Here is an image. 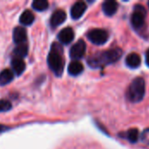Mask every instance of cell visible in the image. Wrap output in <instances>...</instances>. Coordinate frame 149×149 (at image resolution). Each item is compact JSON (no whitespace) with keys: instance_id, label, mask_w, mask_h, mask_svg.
<instances>
[{"instance_id":"ba28073f","label":"cell","mask_w":149,"mask_h":149,"mask_svg":"<svg viewBox=\"0 0 149 149\" xmlns=\"http://www.w3.org/2000/svg\"><path fill=\"white\" fill-rule=\"evenodd\" d=\"M58 39L63 45H68L74 39V31L71 27H66L61 30L58 35Z\"/></svg>"},{"instance_id":"5b68a950","label":"cell","mask_w":149,"mask_h":149,"mask_svg":"<svg viewBox=\"0 0 149 149\" xmlns=\"http://www.w3.org/2000/svg\"><path fill=\"white\" fill-rule=\"evenodd\" d=\"M86 36L93 44L97 45H104L109 38L107 31L103 29H93L88 31Z\"/></svg>"},{"instance_id":"8fae6325","label":"cell","mask_w":149,"mask_h":149,"mask_svg":"<svg viewBox=\"0 0 149 149\" xmlns=\"http://www.w3.org/2000/svg\"><path fill=\"white\" fill-rule=\"evenodd\" d=\"M118 3L113 0H107L102 4V10L107 16H113L118 10Z\"/></svg>"},{"instance_id":"2e32d148","label":"cell","mask_w":149,"mask_h":149,"mask_svg":"<svg viewBox=\"0 0 149 149\" xmlns=\"http://www.w3.org/2000/svg\"><path fill=\"white\" fill-rule=\"evenodd\" d=\"M34 19H35V17L33 13L31 10H26L21 14L19 17V22L23 25H31L34 22Z\"/></svg>"},{"instance_id":"3957f363","label":"cell","mask_w":149,"mask_h":149,"mask_svg":"<svg viewBox=\"0 0 149 149\" xmlns=\"http://www.w3.org/2000/svg\"><path fill=\"white\" fill-rule=\"evenodd\" d=\"M146 93V84L145 80L141 77L135 78L127 91V98L129 101L133 103H138L141 101L145 96Z\"/></svg>"},{"instance_id":"7402d4cb","label":"cell","mask_w":149,"mask_h":149,"mask_svg":"<svg viewBox=\"0 0 149 149\" xmlns=\"http://www.w3.org/2000/svg\"><path fill=\"white\" fill-rule=\"evenodd\" d=\"M8 129H9L8 127H6V126H4V125H0V133L4 132V131H6V130H8Z\"/></svg>"},{"instance_id":"cb8c5ba5","label":"cell","mask_w":149,"mask_h":149,"mask_svg":"<svg viewBox=\"0 0 149 149\" xmlns=\"http://www.w3.org/2000/svg\"><path fill=\"white\" fill-rule=\"evenodd\" d=\"M148 6H149V2H148Z\"/></svg>"},{"instance_id":"603a6c76","label":"cell","mask_w":149,"mask_h":149,"mask_svg":"<svg viewBox=\"0 0 149 149\" xmlns=\"http://www.w3.org/2000/svg\"><path fill=\"white\" fill-rule=\"evenodd\" d=\"M146 63H147V65L149 66V49L147 51V52H146Z\"/></svg>"},{"instance_id":"9c48e42d","label":"cell","mask_w":149,"mask_h":149,"mask_svg":"<svg viewBox=\"0 0 149 149\" xmlns=\"http://www.w3.org/2000/svg\"><path fill=\"white\" fill-rule=\"evenodd\" d=\"M66 19V14L63 10H55L50 19V24L52 28H55L60 24H62Z\"/></svg>"},{"instance_id":"277c9868","label":"cell","mask_w":149,"mask_h":149,"mask_svg":"<svg viewBox=\"0 0 149 149\" xmlns=\"http://www.w3.org/2000/svg\"><path fill=\"white\" fill-rule=\"evenodd\" d=\"M146 9L141 4L134 6V10L131 16V24L135 30L141 29L145 24L146 18Z\"/></svg>"},{"instance_id":"5bb4252c","label":"cell","mask_w":149,"mask_h":149,"mask_svg":"<svg viewBox=\"0 0 149 149\" xmlns=\"http://www.w3.org/2000/svg\"><path fill=\"white\" fill-rule=\"evenodd\" d=\"M83 71H84V65L77 60L71 62L70 65H68V72L72 76H78L80 73H82Z\"/></svg>"},{"instance_id":"4fadbf2b","label":"cell","mask_w":149,"mask_h":149,"mask_svg":"<svg viewBox=\"0 0 149 149\" xmlns=\"http://www.w3.org/2000/svg\"><path fill=\"white\" fill-rule=\"evenodd\" d=\"M11 68H12V72L13 73H15L16 75H21L24 70H25V63L22 58H14L11 60Z\"/></svg>"},{"instance_id":"44dd1931","label":"cell","mask_w":149,"mask_h":149,"mask_svg":"<svg viewBox=\"0 0 149 149\" xmlns=\"http://www.w3.org/2000/svg\"><path fill=\"white\" fill-rule=\"evenodd\" d=\"M141 138V141L143 143H145L146 145H149V128L145 129L142 132Z\"/></svg>"},{"instance_id":"9a60e30c","label":"cell","mask_w":149,"mask_h":149,"mask_svg":"<svg viewBox=\"0 0 149 149\" xmlns=\"http://www.w3.org/2000/svg\"><path fill=\"white\" fill-rule=\"evenodd\" d=\"M14 79V73L10 69H4L0 72V86H5L10 83Z\"/></svg>"},{"instance_id":"d6986e66","label":"cell","mask_w":149,"mask_h":149,"mask_svg":"<svg viewBox=\"0 0 149 149\" xmlns=\"http://www.w3.org/2000/svg\"><path fill=\"white\" fill-rule=\"evenodd\" d=\"M31 6L34 10L38 11H44L48 8L49 3L45 0H35L34 2H32Z\"/></svg>"},{"instance_id":"ac0fdd59","label":"cell","mask_w":149,"mask_h":149,"mask_svg":"<svg viewBox=\"0 0 149 149\" xmlns=\"http://www.w3.org/2000/svg\"><path fill=\"white\" fill-rule=\"evenodd\" d=\"M123 137L126 138L131 143H136L139 140V137H140L139 130L136 128H131L125 133Z\"/></svg>"},{"instance_id":"30bf717a","label":"cell","mask_w":149,"mask_h":149,"mask_svg":"<svg viewBox=\"0 0 149 149\" xmlns=\"http://www.w3.org/2000/svg\"><path fill=\"white\" fill-rule=\"evenodd\" d=\"M13 41L17 44V45H20V44H24L25 43L26 39H27V32L26 30L24 27L21 26H17L13 30Z\"/></svg>"},{"instance_id":"52a82bcc","label":"cell","mask_w":149,"mask_h":149,"mask_svg":"<svg viewBox=\"0 0 149 149\" xmlns=\"http://www.w3.org/2000/svg\"><path fill=\"white\" fill-rule=\"evenodd\" d=\"M86 3L83 1L76 2L71 8V17L73 19L80 18L86 10Z\"/></svg>"},{"instance_id":"6da1fadb","label":"cell","mask_w":149,"mask_h":149,"mask_svg":"<svg viewBox=\"0 0 149 149\" xmlns=\"http://www.w3.org/2000/svg\"><path fill=\"white\" fill-rule=\"evenodd\" d=\"M122 53L123 52L120 48H113L107 51L99 52L92 55L87 59V63L93 68L103 67L117 62L121 58Z\"/></svg>"},{"instance_id":"ffe728a7","label":"cell","mask_w":149,"mask_h":149,"mask_svg":"<svg viewBox=\"0 0 149 149\" xmlns=\"http://www.w3.org/2000/svg\"><path fill=\"white\" fill-rule=\"evenodd\" d=\"M11 107H12L11 103L9 100H0V113L7 112V111L10 110Z\"/></svg>"},{"instance_id":"7c38bea8","label":"cell","mask_w":149,"mask_h":149,"mask_svg":"<svg viewBox=\"0 0 149 149\" xmlns=\"http://www.w3.org/2000/svg\"><path fill=\"white\" fill-rule=\"evenodd\" d=\"M126 64L128 67H130L132 69L138 68L141 64V56L135 52H132V53L128 54L126 58Z\"/></svg>"},{"instance_id":"7a4b0ae2","label":"cell","mask_w":149,"mask_h":149,"mask_svg":"<svg viewBox=\"0 0 149 149\" xmlns=\"http://www.w3.org/2000/svg\"><path fill=\"white\" fill-rule=\"evenodd\" d=\"M47 63L50 69L54 72L58 77H60L64 71V58H63V51L59 45L54 43L52 45L51 51L47 57Z\"/></svg>"},{"instance_id":"8992f818","label":"cell","mask_w":149,"mask_h":149,"mask_svg":"<svg viewBox=\"0 0 149 149\" xmlns=\"http://www.w3.org/2000/svg\"><path fill=\"white\" fill-rule=\"evenodd\" d=\"M86 50V42L82 39H79L77 43H75L72 46V48L70 50V57L75 60L80 59L85 55Z\"/></svg>"},{"instance_id":"e0dca14e","label":"cell","mask_w":149,"mask_h":149,"mask_svg":"<svg viewBox=\"0 0 149 149\" xmlns=\"http://www.w3.org/2000/svg\"><path fill=\"white\" fill-rule=\"evenodd\" d=\"M13 53L16 56L15 58H24L28 53V45H27V44L24 43V44L17 45L16 46V48L14 49Z\"/></svg>"}]
</instances>
